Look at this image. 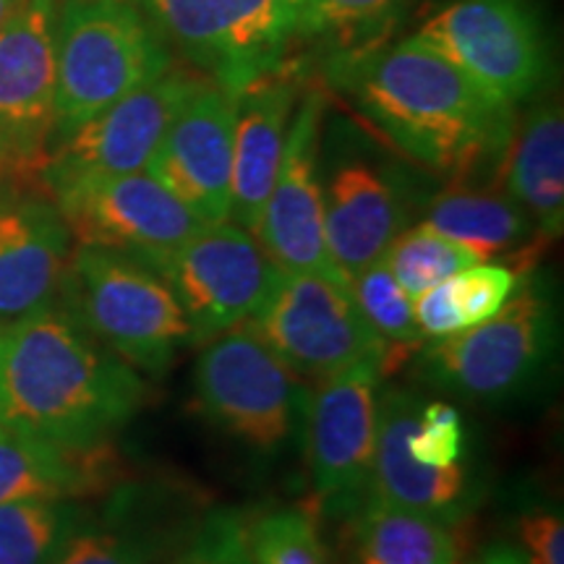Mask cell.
I'll return each instance as SVG.
<instances>
[{"label": "cell", "mask_w": 564, "mask_h": 564, "mask_svg": "<svg viewBox=\"0 0 564 564\" xmlns=\"http://www.w3.org/2000/svg\"><path fill=\"white\" fill-rule=\"evenodd\" d=\"M89 514L76 499L0 505V564H55Z\"/></svg>", "instance_id": "d4e9b609"}, {"label": "cell", "mask_w": 564, "mask_h": 564, "mask_svg": "<svg viewBox=\"0 0 564 564\" xmlns=\"http://www.w3.org/2000/svg\"><path fill=\"white\" fill-rule=\"evenodd\" d=\"M333 76L400 152L434 173L465 178L510 144L512 108L491 100L421 37L343 51Z\"/></svg>", "instance_id": "6da1fadb"}, {"label": "cell", "mask_w": 564, "mask_h": 564, "mask_svg": "<svg viewBox=\"0 0 564 564\" xmlns=\"http://www.w3.org/2000/svg\"><path fill=\"white\" fill-rule=\"evenodd\" d=\"M74 238L53 199L0 194V324L37 314L61 299Z\"/></svg>", "instance_id": "ac0fdd59"}, {"label": "cell", "mask_w": 564, "mask_h": 564, "mask_svg": "<svg viewBox=\"0 0 564 564\" xmlns=\"http://www.w3.org/2000/svg\"><path fill=\"white\" fill-rule=\"evenodd\" d=\"M350 293L369 327L390 348V373L426 345L415 324L413 299L398 285L384 259L350 278Z\"/></svg>", "instance_id": "4316f807"}, {"label": "cell", "mask_w": 564, "mask_h": 564, "mask_svg": "<svg viewBox=\"0 0 564 564\" xmlns=\"http://www.w3.org/2000/svg\"><path fill=\"white\" fill-rule=\"evenodd\" d=\"M556 299L544 274H520L497 314L421 348V377L429 384L497 405L528 392L556 348Z\"/></svg>", "instance_id": "5b68a950"}, {"label": "cell", "mask_w": 564, "mask_h": 564, "mask_svg": "<svg viewBox=\"0 0 564 564\" xmlns=\"http://www.w3.org/2000/svg\"><path fill=\"white\" fill-rule=\"evenodd\" d=\"M293 3H295V6H299V3H301V0H293Z\"/></svg>", "instance_id": "ab89813d"}, {"label": "cell", "mask_w": 564, "mask_h": 564, "mask_svg": "<svg viewBox=\"0 0 564 564\" xmlns=\"http://www.w3.org/2000/svg\"><path fill=\"white\" fill-rule=\"evenodd\" d=\"M51 199L76 246H97L139 259L154 272L204 225L152 173L82 178L53 188Z\"/></svg>", "instance_id": "9c48e42d"}, {"label": "cell", "mask_w": 564, "mask_h": 564, "mask_svg": "<svg viewBox=\"0 0 564 564\" xmlns=\"http://www.w3.org/2000/svg\"><path fill=\"white\" fill-rule=\"evenodd\" d=\"M236 95L204 79L173 118L147 173L178 196L204 225L230 220Z\"/></svg>", "instance_id": "2e32d148"}, {"label": "cell", "mask_w": 564, "mask_h": 564, "mask_svg": "<svg viewBox=\"0 0 564 564\" xmlns=\"http://www.w3.org/2000/svg\"><path fill=\"white\" fill-rule=\"evenodd\" d=\"M455 525L382 502H366L348 514L345 546L350 564H460Z\"/></svg>", "instance_id": "603a6c76"}, {"label": "cell", "mask_w": 564, "mask_h": 564, "mask_svg": "<svg viewBox=\"0 0 564 564\" xmlns=\"http://www.w3.org/2000/svg\"><path fill=\"white\" fill-rule=\"evenodd\" d=\"M61 0H19L0 26V154L37 173L55 126V19Z\"/></svg>", "instance_id": "5bb4252c"}, {"label": "cell", "mask_w": 564, "mask_h": 564, "mask_svg": "<svg viewBox=\"0 0 564 564\" xmlns=\"http://www.w3.org/2000/svg\"><path fill=\"white\" fill-rule=\"evenodd\" d=\"M278 272L257 236L232 220L207 225L158 270L202 345L251 319Z\"/></svg>", "instance_id": "7c38bea8"}, {"label": "cell", "mask_w": 564, "mask_h": 564, "mask_svg": "<svg viewBox=\"0 0 564 564\" xmlns=\"http://www.w3.org/2000/svg\"><path fill=\"white\" fill-rule=\"evenodd\" d=\"M147 403L141 373L63 306L0 333V426L70 449L105 447Z\"/></svg>", "instance_id": "7a4b0ae2"}, {"label": "cell", "mask_w": 564, "mask_h": 564, "mask_svg": "<svg viewBox=\"0 0 564 564\" xmlns=\"http://www.w3.org/2000/svg\"><path fill=\"white\" fill-rule=\"evenodd\" d=\"M61 299L95 340L139 373L162 377L175 352L192 343V327L171 285L126 253L76 246Z\"/></svg>", "instance_id": "277c9868"}, {"label": "cell", "mask_w": 564, "mask_h": 564, "mask_svg": "<svg viewBox=\"0 0 564 564\" xmlns=\"http://www.w3.org/2000/svg\"><path fill=\"white\" fill-rule=\"evenodd\" d=\"M299 87L280 70L236 95L230 220L257 236L264 204L285 154Z\"/></svg>", "instance_id": "ffe728a7"}, {"label": "cell", "mask_w": 564, "mask_h": 564, "mask_svg": "<svg viewBox=\"0 0 564 564\" xmlns=\"http://www.w3.org/2000/svg\"><path fill=\"white\" fill-rule=\"evenodd\" d=\"M171 66L137 0H61L55 19V126L63 141Z\"/></svg>", "instance_id": "3957f363"}, {"label": "cell", "mask_w": 564, "mask_h": 564, "mask_svg": "<svg viewBox=\"0 0 564 564\" xmlns=\"http://www.w3.org/2000/svg\"><path fill=\"white\" fill-rule=\"evenodd\" d=\"M324 241L345 280L382 262L394 238L405 230V207L382 171L348 160L322 181Z\"/></svg>", "instance_id": "d6986e66"}, {"label": "cell", "mask_w": 564, "mask_h": 564, "mask_svg": "<svg viewBox=\"0 0 564 564\" xmlns=\"http://www.w3.org/2000/svg\"><path fill=\"white\" fill-rule=\"evenodd\" d=\"M377 364H356L322 379L306 408V455L322 512L348 518L364 505L377 449Z\"/></svg>", "instance_id": "4fadbf2b"}, {"label": "cell", "mask_w": 564, "mask_h": 564, "mask_svg": "<svg viewBox=\"0 0 564 564\" xmlns=\"http://www.w3.org/2000/svg\"><path fill=\"white\" fill-rule=\"evenodd\" d=\"M144 9L230 95L280 70L299 19L293 0H150Z\"/></svg>", "instance_id": "ba28073f"}, {"label": "cell", "mask_w": 564, "mask_h": 564, "mask_svg": "<svg viewBox=\"0 0 564 564\" xmlns=\"http://www.w3.org/2000/svg\"><path fill=\"white\" fill-rule=\"evenodd\" d=\"M139 3H141V6H147V3H150V0H139Z\"/></svg>", "instance_id": "f35d334b"}, {"label": "cell", "mask_w": 564, "mask_h": 564, "mask_svg": "<svg viewBox=\"0 0 564 564\" xmlns=\"http://www.w3.org/2000/svg\"><path fill=\"white\" fill-rule=\"evenodd\" d=\"M194 528L186 531L165 520L141 523L118 518V525L84 528L76 533L55 564H167L192 539Z\"/></svg>", "instance_id": "484cf974"}, {"label": "cell", "mask_w": 564, "mask_h": 564, "mask_svg": "<svg viewBox=\"0 0 564 564\" xmlns=\"http://www.w3.org/2000/svg\"><path fill=\"white\" fill-rule=\"evenodd\" d=\"M384 262L398 280V285L415 299L429 288L455 278L457 272L468 270L481 262L474 251L463 243L442 236L429 225H415L394 238L384 253Z\"/></svg>", "instance_id": "83f0119b"}, {"label": "cell", "mask_w": 564, "mask_h": 564, "mask_svg": "<svg viewBox=\"0 0 564 564\" xmlns=\"http://www.w3.org/2000/svg\"><path fill=\"white\" fill-rule=\"evenodd\" d=\"M411 0H301L295 37L329 40L350 51L394 24Z\"/></svg>", "instance_id": "f1b7e54d"}, {"label": "cell", "mask_w": 564, "mask_h": 564, "mask_svg": "<svg viewBox=\"0 0 564 564\" xmlns=\"http://www.w3.org/2000/svg\"><path fill=\"white\" fill-rule=\"evenodd\" d=\"M167 564H251L243 544V518L232 510L204 514L192 539Z\"/></svg>", "instance_id": "d6a6232c"}, {"label": "cell", "mask_w": 564, "mask_h": 564, "mask_svg": "<svg viewBox=\"0 0 564 564\" xmlns=\"http://www.w3.org/2000/svg\"><path fill=\"white\" fill-rule=\"evenodd\" d=\"M246 324L301 379H322L356 364L390 373V348L364 319L350 282L324 272H278Z\"/></svg>", "instance_id": "52a82bcc"}, {"label": "cell", "mask_w": 564, "mask_h": 564, "mask_svg": "<svg viewBox=\"0 0 564 564\" xmlns=\"http://www.w3.org/2000/svg\"><path fill=\"white\" fill-rule=\"evenodd\" d=\"M116 457L108 444L70 449L0 426V505L21 499H82L108 489Z\"/></svg>", "instance_id": "7402d4cb"}, {"label": "cell", "mask_w": 564, "mask_h": 564, "mask_svg": "<svg viewBox=\"0 0 564 564\" xmlns=\"http://www.w3.org/2000/svg\"><path fill=\"white\" fill-rule=\"evenodd\" d=\"M9 173V165H6V160H3V154H0V181H3V175Z\"/></svg>", "instance_id": "74e56055"}, {"label": "cell", "mask_w": 564, "mask_h": 564, "mask_svg": "<svg viewBox=\"0 0 564 564\" xmlns=\"http://www.w3.org/2000/svg\"><path fill=\"white\" fill-rule=\"evenodd\" d=\"M322 97L312 91L293 110L285 154L270 199L264 204L257 241L282 272H324L345 280L329 259L324 241L319 175ZM348 282V280H345Z\"/></svg>", "instance_id": "9a60e30c"}, {"label": "cell", "mask_w": 564, "mask_h": 564, "mask_svg": "<svg viewBox=\"0 0 564 564\" xmlns=\"http://www.w3.org/2000/svg\"><path fill=\"white\" fill-rule=\"evenodd\" d=\"M415 37L507 108L544 79L546 47L525 0H455L423 21Z\"/></svg>", "instance_id": "30bf717a"}, {"label": "cell", "mask_w": 564, "mask_h": 564, "mask_svg": "<svg viewBox=\"0 0 564 564\" xmlns=\"http://www.w3.org/2000/svg\"><path fill=\"white\" fill-rule=\"evenodd\" d=\"M204 79L207 76L175 66L152 76L58 141L37 171L42 186L51 194L82 178L147 171L173 118Z\"/></svg>", "instance_id": "8fae6325"}, {"label": "cell", "mask_w": 564, "mask_h": 564, "mask_svg": "<svg viewBox=\"0 0 564 564\" xmlns=\"http://www.w3.org/2000/svg\"><path fill=\"white\" fill-rule=\"evenodd\" d=\"M465 423L455 405L426 403L421 405L419 421L408 434V453L415 463L432 468H449L465 460Z\"/></svg>", "instance_id": "4dcf8cb0"}, {"label": "cell", "mask_w": 564, "mask_h": 564, "mask_svg": "<svg viewBox=\"0 0 564 564\" xmlns=\"http://www.w3.org/2000/svg\"><path fill=\"white\" fill-rule=\"evenodd\" d=\"M419 394L400 387L379 392L377 449L366 499L457 525L481 502L484 484L470 468V460H460L449 468H432L413 460L408 453V434L419 421Z\"/></svg>", "instance_id": "e0dca14e"}, {"label": "cell", "mask_w": 564, "mask_h": 564, "mask_svg": "<svg viewBox=\"0 0 564 564\" xmlns=\"http://www.w3.org/2000/svg\"><path fill=\"white\" fill-rule=\"evenodd\" d=\"M520 272L505 264H474L453 278V291L463 327L481 324L505 306L518 288Z\"/></svg>", "instance_id": "1f68e13d"}, {"label": "cell", "mask_w": 564, "mask_h": 564, "mask_svg": "<svg viewBox=\"0 0 564 564\" xmlns=\"http://www.w3.org/2000/svg\"><path fill=\"white\" fill-rule=\"evenodd\" d=\"M476 564H528V562L523 560V554H520L514 546L494 544V546L486 549L481 556H478Z\"/></svg>", "instance_id": "d590c367"}, {"label": "cell", "mask_w": 564, "mask_h": 564, "mask_svg": "<svg viewBox=\"0 0 564 564\" xmlns=\"http://www.w3.org/2000/svg\"><path fill=\"white\" fill-rule=\"evenodd\" d=\"M0 333H3V324H0Z\"/></svg>", "instance_id": "60d3db41"}, {"label": "cell", "mask_w": 564, "mask_h": 564, "mask_svg": "<svg viewBox=\"0 0 564 564\" xmlns=\"http://www.w3.org/2000/svg\"><path fill=\"white\" fill-rule=\"evenodd\" d=\"M507 196L546 238L564 230V116L556 100L525 112L502 154Z\"/></svg>", "instance_id": "44dd1931"}, {"label": "cell", "mask_w": 564, "mask_h": 564, "mask_svg": "<svg viewBox=\"0 0 564 564\" xmlns=\"http://www.w3.org/2000/svg\"><path fill=\"white\" fill-rule=\"evenodd\" d=\"M308 387L249 324L202 345L194 405L212 426L262 455L285 449L306 423Z\"/></svg>", "instance_id": "8992f818"}, {"label": "cell", "mask_w": 564, "mask_h": 564, "mask_svg": "<svg viewBox=\"0 0 564 564\" xmlns=\"http://www.w3.org/2000/svg\"><path fill=\"white\" fill-rule=\"evenodd\" d=\"M518 552L528 564H564V523L554 507H533L518 518Z\"/></svg>", "instance_id": "836d02e7"}, {"label": "cell", "mask_w": 564, "mask_h": 564, "mask_svg": "<svg viewBox=\"0 0 564 564\" xmlns=\"http://www.w3.org/2000/svg\"><path fill=\"white\" fill-rule=\"evenodd\" d=\"M17 3H19V0H0V26L9 21L13 9H17Z\"/></svg>", "instance_id": "8d00e7d4"}, {"label": "cell", "mask_w": 564, "mask_h": 564, "mask_svg": "<svg viewBox=\"0 0 564 564\" xmlns=\"http://www.w3.org/2000/svg\"><path fill=\"white\" fill-rule=\"evenodd\" d=\"M243 544L251 564H335L312 514L295 507L243 520Z\"/></svg>", "instance_id": "f546056e"}, {"label": "cell", "mask_w": 564, "mask_h": 564, "mask_svg": "<svg viewBox=\"0 0 564 564\" xmlns=\"http://www.w3.org/2000/svg\"><path fill=\"white\" fill-rule=\"evenodd\" d=\"M423 225L463 243L481 262L518 249L533 223L507 194L453 186L429 202Z\"/></svg>", "instance_id": "cb8c5ba5"}, {"label": "cell", "mask_w": 564, "mask_h": 564, "mask_svg": "<svg viewBox=\"0 0 564 564\" xmlns=\"http://www.w3.org/2000/svg\"><path fill=\"white\" fill-rule=\"evenodd\" d=\"M413 314L421 335L429 337V340H442V337H449L465 329L460 312H457L453 278L429 288L421 295H415Z\"/></svg>", "instance_id": "e575fe53"}]
</instances>
